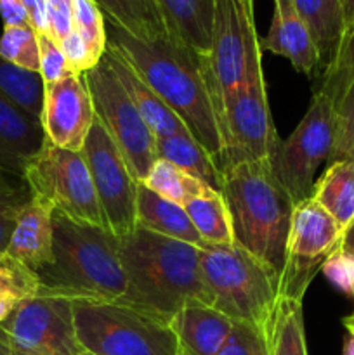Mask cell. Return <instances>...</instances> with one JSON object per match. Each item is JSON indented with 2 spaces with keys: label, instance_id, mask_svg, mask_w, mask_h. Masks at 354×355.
I'll use <instances>...</instances> for the list:
<instances>
[{
  "label": "cell",
  "instance_id": "1",
  "mask_svg": "<svg viewBox=\"0 0 354 355\" xmlns=\"http://www.w3.org/2000/svg\"><path fill=\"white\" fill-rule=\"evenodd\" d=\"M106 47L130 64L221 168L222 139L205 83L203 55L167 37L141 40L110 21L106 23Z\"/></svg>",
  "mask_w": 354,
  "mask_h": 355
},
{
  "label": "cell",
  "instance_id": "2",
  "mask_svg": "<svg viewBox=\"0 0 354 355\" xmlns=\"http://www.w3.org/2000/svg\"><path fill=\"white\" fill-rule=\"evenodd\" d=\"M118 252L127 276V295L120 302L169 321L187 305L212 307L196 246L135 227L118 238Z\"/></svg>",
  "mask_w": 354,
  "mask_h": 355
},
{
  "label": "cell",
  "instance_id": "3",
  "mask_svg": "<svg viewBox=\"0 0 354 355\" xmlns=\"http://www.w3.org/2000/svg\"><path fill=\"white\" fill-rule=\"evenodd\" d=\"M235 243L281 281L295 201L274 179L267 159L222 170V189Z\"/></svg>",
  "mask_w": 354,
  "mask_h": 355
},
{
  "label": "cell",
  "instance_id": "4",
  "mask_svg": "<svg viewBox=\"0 0 354 355\" xmlns=\"http://www.w3.org/2000/svg\"><path fill=\"white\" fill-rule=\"evenodd\" d=\"M54 262L38 270L40 291L71 300H124L127 276L118 238L104 227L80 224L52 210Z\"/></svg>",
  "mask_w": 354,
  "mask_h": 355
},
{
  "label": "cell",
  "instance_id": "5",
  "mask_svg": "<svg viewBox=\"0 0 354 355\" xmlns=\"http://www.w3.org/2000/svg\"><path fill=\"white\" fill-rule=\"evenodd\" d=\"M200 269L212 307L260 329L271 345L280 300L276 274L236 243L201 248Z\"/></svg>",
  "mask_w": 354,
  "mask_h": 355
},
{
  "label": "cell",
  "instance_id": "6",
  "mask_svg": "<svg viewBox=\"0 0 354 355\" xmlns=\"http://www.w3.org/2000/svg\"><path fill=\"white\" fill-rule=\"evenodd\" d=\"M80 345L94 355H179L169 319L120 300H73Z\"/></svg>",
  "mask_w": 354,
  "mask_h": 355
},
{
  "label": "cell",
  "instance_id": "7",
  "mask_svg": "<svg viewBox=\"0 0 354 355\" xmlns=\"http://www.w3.org/2000/svg\"><path fill=\"white\" fill-rule=\"evenodd\" d=\"M262 66V49L253 21V0H215L212 47L203 55L205 83L217 118L222 101Z\"/></svg>",
  "mask_w": 354,
  "mask_h": 355
},
{
  "label": "cell",
  "instance_id": "8",
  "mask_svg": "<svg viewBox=\"0 0 354 355\" xmlns=\"http://www.w3.org/2000/svg\"><path fill=\"white\" fill-rule=\"evenodd\" d=\"M222 139L221 170L267 159L280 142L267 103L262 66L245 76L217 110Z\"/></svg>",
  "mask_w": 354,
  "mask_h": 355
},
{
  "label": "cell",
  "instance_id": "9",
  "mask_svg": "<svg viewBox=\"0 0 354 355\" xmlns=\"http://www.w3.org/2000/svg\"><path fill=\"white\" fill-rule=\"evenodd\" d=\"M337 114L332 101L314 92L307 113L288 139L276 144L267 158L274 179L295 205L312 196L319 165L328 162L335 148Z\"/></svg>",
  "mask_w": 354,
  "mask_h": 355
},
{
  "label": "cell",
  "instance_id": "10",
  "mask_svg": "<svg viewBox=\"0 0 354 355\" xmlns=\"http://www.w3.org/2000/svg\"><path fill=\"white\" fill-rule=\"evenodd\" d=\"M23 179L33 196L58 214L80 224L108 229L82 153L58 148L47 139L26 166Z\"/></svg>",
  "mask_w": 354,
  "mask_h": 355
},
{
  "label": "cell",
  "instance_id": "11",
  "mask_svg": "<svg viewBox=\"0 0 354 355\" xmlns=\"http://www.w3.org/2000/svg\"><path fill=\"white\" fill-rule=\"evenodd\" d=\"M83 78L92 99L94 114L118 146L132 177L142 182L158 159L156 135L111 71L106 59L103 58L99 64L83 73Z\"/></svg>",
  "mask_w": 354,
  "mask_h": 355
},
{
  "label": "cell",
  "instance_id": "12",
  "mask_svg": "<svg viewBox=\"0 0 354 355\" xmlns=\"http://www.w3.org/2000/svg\"><path fill=\"white\" fill-rule=\"evenodd\" d=\"M14 355H80L73 300L38 293L24 298L2 322Z\"/></svg>",
  "mask_w": 354,
  "mask_h": 355
},
{
  "label": "cell",
  "instance_id": "13",
  "mask_svg": "<svg viewBox=\"0 0 354 355\" xmlns=\"http://www.w3.org/2000/svg\"><path fill=\"white\" fill-rule=\"evenodd\" d=\"M342 234L344 229L339 222L314 198L295 205L287 266L280 281V298L304 300L309 284L330 253L339 246Z\"/></svg>",
  "mask_w": 354,
  "mask_h": 355
},
{
  "label": "cell",
  "instance_id": "14",
  "mask_svg": "<svg viewBox=\"0 0 354 355\" xmlns=\"http://www.w3.org/2000/svg\"><path fill=\"white\" fill-rule=\"evenodd\" d=\"M80 153L89 166L108 229L117 238L130 234L137 227V180L132 177L120 149L97 118Z\"/></svg>",
  "mask_w": 354,
  "mask_h": 355
},
{
  "label": "cell",
  "instance_id": "15",
  "mask_svg": "<svg viewBox=\"0 0 354 355\" xmlns=\"http://www.w3.org/2000/svg\"><path fill=\"white\" fill-rule=\"evenodd\" d=\"M94 120L92 99L83 75L45 83L42 125L52 144L80 153Z\"/></svg>",
  "mask_w": 354,
  "mask_h": 355
},
{
  "label": "cell",
  "instance_id": "16",
  "mask_svg": "<svg viewBox=\"0 0 354 355\" xmlns=\"http://www.w3.org/2000/svg\"><path fill=\"white\" fill-rule=\"evenodd\" d=\"M45 141L47 135L40 118L0 92V170L23 177Z\"/></svg>",
  "mask_w": 354,
  "mask_h": 355
},
{
  "label": "cell",
  "instance_id": "17",
  "mask_svg": "<svg viewBox=\"0 0 354 355\" xmlns=\"http://www.w3.org/2000/svg\"><path fill=\"white\" fill-rule=\"evenodd\" d=\"M259 42L262 51L287 58L295 71L307 76L318 73V51L294 0H274L269 31L266 37L259 38Z\"/></svg>",
  "mask_w": 354,
  "mask_h": 355
},
{
  "label": "cell",
  "instance_id": "18",
  "mask_svg": "<svg viewBox=\"0 0 354 355\" xmlns=\"http://www.w3.org/2000/svg\"><path fill=\"white\" fill-rule=\"evenodd\" d=\"M170 326L179 355H215L231 335L235 321L210 305L193 304L180 309Z\"/></svg>",
  "mask_w": 354,
  "mask_h": 355
},
{
  "label": "cell",
  "instance_id": "19",
  "mask_svg": "<svg viewBox=\"0 0 354 355\" xmlns=\"http://www.w3.org/2000/svg\"><path fill=\"white\" fill-rule=\"evenodd\" d=\"M7 255L33 272L54 262L52 252V208L33 196L16 222Z\"/></svg>",
  "mask_w": 354,
  "mask_h": 355
},
{
  "label": "cell",
  "instance_id": "20",
  "mask_svg": "<svg viewBox=\"0 0 354 355\" xmlns=\"http://www.w3.org/2000/svg\"><path fill=\"white\" fill-rule=\"evenodd\" d=\"M167 37L200 55L212 47L215 0H155Z\"/></svg>",
  "mask_w": 354,
  "mask_h": 355
},
{
  "label": "cell",
  "instance_id": "21",
  "mask_svg": "<svg viewBox=\"0 0 354 355\" xmlns=\"http://www.w3.org/2000/svg\"><path fill=\"white\" fill-rule=\"evenodd\" d=\"M103 58L106 59L111 71L115 73L118 82L121 83L127 96L130 97V101L137 107L141 116L144 118L148 127L156 135V139L174 134H189L180 118L176 113H172L170 107L142 82L141 76L130 68V64L120 54L106 47Z\"/></svg>",
  "mask_w": 354,
  "mask_h": 355
},
{
  "label": "cell",
  "instance_id": "22",
  "mask_svg": "<svg viewBox=\"0 0 354 355\" xmlns=\"http://www.w3.org/2000/svg\"><path fill=\"white\" fill-rule=\"evenodd\" d=\"M135 218H137V227L146 229V231L167 236L177 241L189 243L200 250L207 246L184 207L165 200L142 182H137Z\"/></svg>",
  "mask_w": 354,
  "mask_h": 355
},
{
  "label": "cell",
  "instance_id": "23",
  "mask_svg": "<svg viewBox=\"0 0 354 355\" xmlns=\"http://www.w3.org/2000/svg\"><path fill=\"white\" fill-rule=\"evenodd\" d=\"M294 3L318 51L321 78L335 62L346 35L342 0H294Z\"/></svg>",
  "mask_w": 354,
  "mask_h": 355
},
{
  "label": "cell",
  "instance_id": "24",
  "mask_svg": "<svg viewBox=\"0 0 354 355\" xmlns=\"http://www.w3.org/2000/svg\"><path fill=\"white\" fill-rule=\"evenodd\" d=\"M158 159L179 166L212 189H222V172L210 155L191 137V134H174L156 139Z\"/></svg>",
  "mask_w": 354,
  "mask_h": 355
},
{
  "label": "cell",
  "instance_id": "25",
  "mask_svg": "<svg viewBox=\"0 0 354 355\" xmlns=\"http://www.w3.org/2000/svg\"><path fill=\"white\" fill-rule=\"evenodd\" d=\"M346 231L354 220V162L339 159L328 163L316 180L312 196Z\"/></svg>",
  "mask_w": 354,
  "mask_h": 355
},
{
  "label": "cell",
  "instance_id": "26",
  "mask_svg": "<svg viewBox=\"0 0 354 355\" xmlns=\"http://www.w3.org/2000/svg\"><path fill=\"white\" fill-rule=\"evenodd\" d=\"M104 19L141 40L167 37L165 24L155 0H94ZM169 38V37H167Z\"/></svg>",
  "mask_w": 354,
  "mask_h": 355
},
{
  "label": "cell",
  "instance_id": "27",
  "mask_svg": "<svg viewBox=\"0 0 354 355\" xmlns=\"http://www.w3.org/2000/svg\"><path fill=\"white\" fill-rule=\"evenodd\" d=\"M184 210L207 245L235 243L228 205L219 191L210 189L201 196L193 198L184 205Z\"/></svg>",
  "mask_w": 354,
  "mask_h": 355
},
{
  "label": "cell",
  "instance_id": "28",
  "mask_svg": "<svg viewBox=\"0 0 354 355\" xmlns=\"http://www.w3.org/2000/svg\"><path fill=\"white\" fill-rule=\"evenodd\" d=\"M142 184L162 198L180 205V207L212 189L205 182L194 179L193 175L165 159H156Z\"/></svg>",
  "mask_w": 354,
  "mask_h": 355
},
{
  "label": "cell",
  "instance_id": "29",
  "mask_svg": "<svg viewBox=\"0 0 354 355\" xmlns=\"http://www.w3.org/2000/svg\"><path fill=\"white\" fill-rule=\"evenodd\" d=\"M44 89L45 83L40 73L17 68L0 54V92L40 120L44 110Z\"/></svg>",
  "mask_w": 354,
  "mask_h": 355
},
{
  "label": "cell",
  "instance_id": "30",
  "mask_svg": "<svg viewBox=\"0 0 354 355\" xmlns=\"http://www.w3.org/2000/svg\"><path fill=\"white\" fill-rule=\"evenodd\" d=\"M271 355H307L302 302L280 298L271 335Z\"/></svg>",
  "mask_w": 354,
  "mask_h": 355
},
{
  "label": "cell",
  "instance_id": "31",
  "mask_svg": "<svg viewBox=\"0 0 354 355\" xmlns=\"http://www.w3.org/2000/svg\"><path fill=\"white\" fill-rule=\"evenodd\" d=\"M33 200L23 177L0 170V252H6L21 211Z\"/></svg>",
  "mask_w": 354,
  "mask_h": 355
},
{
  "label": "cell",
  "instance_id": "32",
  "mask_svg": "<svg viewBox=\"0 0 354 355\" xmlns=\"http://www.w3.org/2000/svg\"><path fill=\"white\" fill-rule=\"evenodd\" d=\"M0 54L14 66L26 71H40L38 33L30 26H3L0 37Z\"/></svg>",
  "mask_w": 354,
  "mask_h": 355
},
{
  "label": "cell",
  "instance_id": "33",
  "mask_svg": "<svg viewBox=\"0 0 354 355\" xmlns=\"http://www.w3.org/2000/svg\"><path fill=\"white\" fill-rule=\"evenodd\" d=\"M354 78V21L349 30L346 31L342 45H340L339 55L332 68L319 78V85L314 92L323 94L333 103V106L339 104L344 92L349 87Z\"/></svg>",
  "mask_w": 354,
  "mask_h": 355
},
{
  "label": "cell",
  "instance_id": "34",
  "mask_svg": "<svg viewBox=\"0 0 354 355\" xmlns=\"http://www.w3.org/2000/svg\"><path fill=\"white\" fill-rule=\"evenodd\" d=\"M73 28L82 35L96 64L106 52V19L94 0H73Z\"/></svg>",
  "mask_w": 354,
  "mask_h": 355
},
{
  "label": "cell",
  "instance_id": "35",
  "mask_svg": "<svg viewBox=\"0 0 354 355\" xmlns=\"http://www.w3.org/2000/svg\"><path fill=\"white\" fill-rule=\"evenodd\" d=\"M40 286L37 272L14 260L7 252H0V297L21 302L38 295Z\"/></svg>",
  "mask_w": 354,
  "mask_h": 355
},
{
  "label": "cell",
  "instance_id": "36",
  "mask_svg": "<svg viewBox=\"0 0 354 355\" xmlns=\"http://www.w3.org/2000/svg\"><path fill=\"white\" fill-rule=\"evenodd\" d=\"M215 355H271V345L260 329L235 322L231 335Z\"/></svg>",
  "mask_w": 354,
  "mask_h": 355
},
{
  "label": "cell",
  "instance_id": "37",
  "mask_svg": "<svg viewBox=\"0 0 354 355\" xmlns=\"http://www.w3.org/2000/svg\"><path fill=\"white\" fill-rule=\"evenodd\" d=\"M335 114L337 139L328 163L342 159L354 144V78L346 89V92H344L342 99L335 106Z\"/></svg>",
  "mask_w": 354,
  "mask_h": 355
},
{
  "label": "cell",
  "instance_id": "38",
  "mask_svg": "<svg viewBox=\"0 0 354 355\" xmlns=\"http://www.w3.org/2000/svg\"><path fill=\"white\" fill-rule=\"evenodd\" d=\"M38 49H40V76L44 83L59 82L66 76L76 75L66 61L61 47L49 35H38Z\"/></svg>",
  "mask_w": 354,
  "mask_h": 355
},
{
  "label": "cell",
  "instance_id": "39",
  "mask_svg": "<svg viewBox=\"0 0 354 355\" xmlns=\"http://www.w3.org/2000/svg\"><path fill=\"white\" fill-rule=\"evenodd\" d=\"M326 279L354 300V259L337 246L321 267Z\"/></svg>",
  "mask_w": 354,
  "mask_h": 355
},
{
  "label": "cell",
  "instance_id": "40",
  "mask_svg": "<svg viewBox=\"0 0 354 355\" xmlns=\"http://www.w3.org/2000/svg\"><path fill=\"white\" fill-rule=\"evenodd\" d=\"M59 47H61L66 61H68V64L71 66V69L76 75H83V73L90 71L94 66H97L96 62L92 61V58H90V52L85 40H83L82 35H80L75 28H73L71 33L59 44Z\"/></svg>",
  "mask_w": 354,
  "mask_h": 355
},
{
  "label": "cell",
  "instance_id": "41",
  "mask_svg": "<svg viewBox=\"0 0 354 355\" xmlns=\"http://www.w3.org/2000/svg\"><path fill=\"white\" fill-rule=\"evenodd\" d=\"M0 16L3 19V26L30 24V16L21 0H0Z\"/></svg>",
  "mask_w": 354,
  "mask_h": 355
},
{
  "label": "cell",
  "instance_id": "42",
  "mask_svg": "<svg viewBox=\"0 0 354 355\" xmlns=\"http://www.w3.org/2000/svg\"><path fill=\"white\" fill-rule=\"evenodd\" d=\"M339 246L354 259V220L351 222V224L346 227V231H344Z\"/></svg>",
  "mask_w": 354,
  "mask_h": 355
},
{
  "label": "cell",
  "instance_id": "43",
  "mask_svg": "<svg viewBox=\"0 0 354 355\" xmlns=\"http://www.w3.org/2000/svg\"><path fill=\"white\" fill-rule=\"evenodd\" d=\"M17 304H19V302L14 300V298L0 297V324H2L3 321H7V318L12 314V311L16 309Z\"/></svg>",
  "mask_w": 354,
  "mask_h": 355
},
{
  "label": "cell",
  "instance_id": "44",
  "mask_svg": "<svg viewBox=\"0 0 354 355\" xmlns=\"http://www.w3.org/2000/svg\"><path fill=\"white\" fill-rule=\"evenodd\" d=\"M344 7V23H346V31L349 30L354 21V0H342ZM346 37V35H344Z\"/></svg>",
  "mask_w": 354,
  "mask_h": 355
},
{
  "label": "cell",
  "instance_id": "45",
  "mask_svg": "<svg viewBox=\"0 0 354 355\" xmlns=\"http://www.w3.org/2000/svg\"><path fill=\"white\" fill-rule=\"evenodd\" d=\"M0 355H14L12 345H10V338L2 324H0Z\"/></svg>",
  "mask_w": 354,
  "mask_h": 355
},
{
  "label": "cell",
  "instance_id": "46",
  "mask_svg": "<svg viewBox=\"0 0 354 355\" xmlns=\"http://www.w3.org/2000/svg\"><path fill=\"white\" fill-rule=\"evenodd\" d=\"M49 9L52 10H65V12H73V0H47Z\"/></svg>",
  "mask_w": 354,
  "mask_h": 355
},
{
  "label": "cell",
  "instance_id": "47",
  "mask_svg": "<svg viewBox=\"0 0 354 355\" xmlns=\"http://www.w3.org/2000/svg\"><path fill=\"white\" fill-rule=\"evenodd\" d=\"M342 355H354V333L347 331L346 342H344Z\"/></svg>",
  "mask_w": 354,
  "mask_h": 355
},
{
  "label": "cell",
  "instance_id": "48",
  "mask_svg": "<svg viewBox=\"0 0 354 355\" xmlns=\"http://www.w3.org/2000/svg\"><path fill=\"white\" fill-rule=\"evenodd\" d=\"M342 324L346 326V329H347V331L354 333V311L351 312L349 315H346V318L342 319Z\"/></svg>",
  "mask_w": 354,
  "mask_h": 355
},
{
  "label": "cell",
  "instance_id": "49",
  "mask_svg": "<svg viewBox=\"0 0 354 355\" xmlns=\"http://www.w3.org/2000/svg\"><path fill=\"white\" fill-rule=\"evenodd\" d=\"M342 159H349V162H354V144H353V148H351L349 151H347V155L344 156Z\"/></svg>",
  "mask_w": 354,
  "mask_h": 355
},
{
  "label": "cell",
  "instance_id": "50",
  "mask_svg": "<svg viewBox=\"0 0 354 355\" xmlns=\"http://www.w3.org/2000/svg\"><path fill=\"white\" fill-rule=\"evenodd\" d=\"M80 355H94V354H90V352H87V350H83V352L80 354Z\"/></svg>",
  "mask_w": 354,
  "mask_h": 355
}]
</instances>
